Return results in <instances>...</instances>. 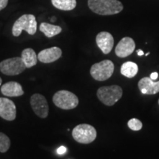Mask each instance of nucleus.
<instances>
[{
  "label": "nucleus",
  "mask_w": 159,
  "mask_h": 159,
  "mask_svg": "<svg viewBox=\"0 0 159 159\" xmlns=\"http://www.w3.org/2000/svg\"><path fill=\"white\" fill-rule=\"evenodd\" d=\"M88 6L91 11L100 16L115 15L124 9L119 0H88Z\"/></svg>",
  "instance_id": "f257e3e1"
},
{
  "label": "nucleus",
  "mask_w": 159,
  "mask_h": 159,
  "mask_svg": "<svg viewBox=\"0 0 159 159\" xmlns=\"http://www.w3.org/2000/svg\"><path fill=\"white\" fill-rule=\"evenodd\" d=\"M23 30L31 35L35 34L37 31V21L34 15L25 14L15 21L12 28L13 36H19Z\"/></svg>",
  "instance_id": "f03ea898"
},
{
  "label": "nucleus",
  "mask_w": 159,
  "mask_h": 159,
  "mask_svg": "<svg viewBox=\"0 0 159 159\" xmlns=\"http://www.w3.org/2000/svg\"><path fill=\"white\" fill-rule=\"evenodd\" d=\"M122 89L117 85L100 87L97 92V96L100 102L107 106H112L122 98Z\"/></svg>",
  "instance_id": "7ed1b4c3"
},
{
  "label": "nucleus",
  "mask_w": 159,
  "mask_h": 159,
  "mask_svg": "<svg viewBox=\"0 0 159 159\" xmlns=\"http://www.w3.org/2000/svg\"><path fill=\"white\" fill-rule=\"evenodd\" d=\"M52 101L57 108L63 110L74 109L79 104V99L76 95L66 90L57 91L52 97Z\"/></svg>",
  "instance_id": "20e7f679"
},
{
  "label": "nucleus",
  "mask_w": 159,
  "mask_h": 159,
  "mask_svg": "<svg viewBox=\"0 0 159 159\" xmlns=\"http://www.w3.org/2000/svg\"><path fill=\"white\" fill-rule=\"evenodd\" d=\"M73 139L80 144H88L96 139L97 130L92 125L89 124H80L73 129Z\"/></svg>",
  "instance_id": "39448f33"
},
{
  "label": "nucleus",
  "mask_w": 159,
  "mask_h": 159,
  "mask_svg": "<svg viewBox=\"0 0 159 159\" xmlns=\"http://www.w3.org/2000/svg\"><path fill=\"white\" fill-rule=\"evenodd\" d=\"M114 71V64L110 60H104L94 63L90 69L91 77L97 81H105L112 76Z\"/></svg>",
  "instance_id": "423d86ee"
},
{
  "label": "nucleus",
  "mask_w": 159,
  "mask_h": 159,
  "mask_svg": "<svg viewBox=\"0 0 159 159\" xmlns=\"http://www.w3.org/2000/svg\"><path fill=\"white\" fill-rule=\"evenodd\" d=\"M26 66L21 57H16L5 59L0 63V71L4 75L15 76L25 70Z\"/></svg>",
  "instance_id": "0eeeda50"
},
{
  "label": "nucleus",
  "mask_w": 159,
  "mask_h": 159,
  "mask_svg": "<svg viewBox=\"0 0 159 159\" xmlns=\"http://www.w3.org/2000/svg\"><path fill=\"white\" fill-rule=\"evenodd\" d=\"M30 105L33 111L41 119L47 118L49 114V105L43 95L35 94L30 98Z\"/></svg>",
  "instance_id": "6e6552de"
},
{
  "label": "nucleus",
  "mask_w": 159,
  "mask_h": 159,
  "mask_svg": "<svg viewBox=\"0 0 159 159\" xmlns=\"http://www.w3.org/2000/svg\"><path fill=\"white\" fill-rule=\"evenodd\" d=\"M0 116L7 121H13L16 117L15 103L5 97H0Z\"/></svg>",
  "instance_id": "1a4fd4ad"
},
{
  "label": "nucleus",
  "mask_w": 159,
  "mask_h": 159,
  "mask_svg": "<svg viewBox=\"0 0 159 159\" xmlns=\"http://www.w3.org/2000/svg\"><path fill=\"white\" fill-rule=\"evenodd\" d=\"M136 49V43L132 38L125 37L120 40L115 49V53L119 57L124 58L134 52Z\"/></svg>",
  "instance_id": "9d476101"
},
{
  "label": "nucleus",
  "mask_w": 159,
  "mask_h": 159,
  "mask_svg": "<svg viewBox=\"0 0 159 159\" xmlns=\"http://www.w3.org/2000/svg\"><path fill=\"white\" fill-rule=\"evenodd\" d=\"M97 47L105 55H108L112 50L114 44V39L113 35L108 32L102 31L98 33L96 37Z\"/></svg>",
  "instance_id": "9b49d317"
},
{
  "label": "nucleus",
  "mask_w": 159,
  "mask_h": 159,
  "mask_svg": "<svg viewBox=\"0 0 159 159\" xmlns=\"http://www.w3.org/2000/svg\"><path fill=\"white\" fill-rule=\"evenodd\" d=\"M62 56V50L57 47L41 50L38 55V60L43 63H53Z\"/></svg>",
  "instance_id": "f8f14e48"
},
{
  "label": "nucleus",
  "mask_w": 159,
  "mask_h": 159,
  "mask_svg": "<svg viewBox=\"0 0 159 159\" xmlns=\"http://www.w3.org/2000/svg\"><path fill=\"white\" fill-rule=\"evenodd\" d=\"M138 87L143 94H156L159 92V81L155 82L150 77H143L139 81Z\"/></svg>",
  "instance_id": "ddd939ff"
},
{
  "label": "nucleus",
  "mask_w": 159,
  "mask_h": 159,
  "mask_svg": "<svg viewBox=\"0 0 159 159\" xmlns=\"http://www.w3.org/2000/svg\"><path fill=\"white\" fill-rule=\"evenodd\" d=\"M1 91L3 95L10 97L22 96L25 93L21 85L15 81H11L2 85Z\"/></svg>",
  "instance_id": "4468645a"
},
{
  "label": "nucleus",
  "mask_w": 159,
  "mask_h": 159,
  "mask_svg": "<svg viewBox=\"0 0 159 159\" xmlns=\"http://www.w3.org/2000/svg\"><path fill=\"white\" fill-rule=\"evenodd\" d=\"M21 57L25 63L26 68H31L37 64L38 55L33 49L27 48L24 49L21 52Z\"/></svg>",
  "instance_id": "2eb2a0df"
},
{
  "label": "nucleus",
  "mask_w": 159,
  "mask_h": 159,
  "mask_svg": "<svg viewBox=\"0 0 159 159\" xmlns=\"http://www.w3.org/2000/svg\"><path fill=\"white\" fill-rule=\"evenodd\" d=\"M40 31L42 32L47 38L54 37L60 34L62 31V28L60 26L53 25L51 24L43 22L40 25Z\"/></svg>",
  "instance_id": "dca6fc26"
},
{
  "label": "nucleus",
  "mask_w": 159,
  "mask_h": 159,
  "mask_svg": "<svg viewBox=\"0 0 159 159\" xmlns=\"http://www.w3.org/2000/svg\"><path fill=\"white\" fill-rule=\"evenodd\" d=\"M139 67L136 63L128 61L123 63L121 66V74L128 78H133L138 73Z\"/></svg>",
  "instance_id": "f3484780"
},
{
  "label": "nucleus",
  "mask_w": 159,
  "mask_h": 159,
  "mask_svg": "<svg viewBox=\"0 0 159 159\" xmlns=\"http://www.w3.org/2000/svg\"><path fill=\"white\" fill-rule=\"evenodd\" d=\"M51 2L55 8L61 11H72L77 6L76 0H51Z\"/></svg>",
  "instance_id": "a211bd4d"
},
{
  "label": "nucleus",
  "mask_w": 159,
  "mask_h": 159,
  "mask_svg": "<svg viewBox=\"0 0 159 159\" xmlns=\"http://www.w3.org/2000/svg\"><path fill=\"white\" fill-rule=\"evenodd\" d=\"M11 147V140L9 137L0 132V152H6Z\"/></svg>",
  "instance_id": "6ab92c4d"
},
{
  "label": "nucleus",
  "mask_w": 159,
  "mask_h": 159,
  "mask_svg": "<svg viewBox=\"0 0 159 159\" xmlns=\"http://www.w3.org/2000/svg\"><path fill=\"white\" fill-rule=\"evenodd\" d=\"M128 128L130 129V130H134V131H138L140 130L142 128V123L140 120L136 118H133L130 119L128 122Z\"/></svg>",
  "instance_id": "aec40b11"
},
{
  "label": "nucleus",
  "mask_w": 159,
  "mask_h": 159,
  "mask_svg": "<svg viewBox=\"0 0 159 159\" xmlns=\"http://www.w3.org/2000/svg\"><path fill=\"white\" fill-rule=\"evenodd\" d=\"M8 3V0H0V11L5 8Z\"/></svg>",
  "instance_id": "412c9836"
},
{
  "label": "nucleus",
  "mask_w": 159,
  "mask_h": 159,
  "mask_svg": "<svg viewBox=\"0 0 159 159\" xmlns=\"http://www.w3.org/2000/svg\"><path fill=\"white\" fill-rule=\"evenodd\" d=\"M57 152L59 155H63L66 152V148L64 146H61L58 149H57Z\"/></svg>",
  "instance_id": "4be33fe9"
},
{
  "label": "nucleus",
  "mask_w": 159,
  "mask_h": 159,
  "mask_svg": "<svg viewBox=\"0 0 159 159\" xmlns=\"http://www.w3.org/2000/svg\"><path fill=\"white\" fill-rule=\"evenodd\" d=\"M158 72H152V74L150 75V78L152 80H156L158 78Z\"/></svg>",
  "instance_id": "5701e85b"
},
{
  "label": "nucleus",
  "mask_w": 159,
  "mask_h": 159,
  "mask_svg": "<svg viewBox=\"0 0 159 159\" xmlns=\"http://www.w3.org/2000/svg\"><path fill=\"white\" fill-rule=\"evenodd\" d=\"M137 54H138L139 56H142V55H144V52L142 50H140V49H139V50H137Z\"/></svg>",
  "instance_id": "b1692460"
},
{
  "label": "nucleus",
  "mask_w": 159,
  "mask_h": 159,
  "mask_svg": "<svg viewBox=\"0 0 159 159\" xmlns=\"http://www.w3.org/2000/svg\"><path fill=\"white\" fill-rule=\"evenodd\" d=\"M2 80L1 77H0V85H1V84H2Z\"/></svg>",
  "instance_id": "393cba45"
},
{
  "label": "nucleus",
  "mask_w": 159,
  "mask_h": 159,
  "mask_svg": "<svg viewBox=\"0 0 159 159\" xmlns=\"http://www.w3.org/2000/svg\"><path fill=\"white\" fill-rule=\"evenodd\" d=\"M150 55V52L147 53V54H146V56H148V55Z\"/></svg>",
  "instance_id": "a878e982"
},
{
  "label": "nucleus",
  "mask_w": 159,
  "mask_h": 159,
  "mask_svg": "<svg viewBox=\"0 0 159 159\" xmlns=\"http://www.w3.org/2000/svg\"><path fill=\"white\" fill-rule=\"evenodd\" d=\"M158 105H159V99H158Z\"/></svg>",
  "instance_id": "bb28decb"
}]
</instances>
